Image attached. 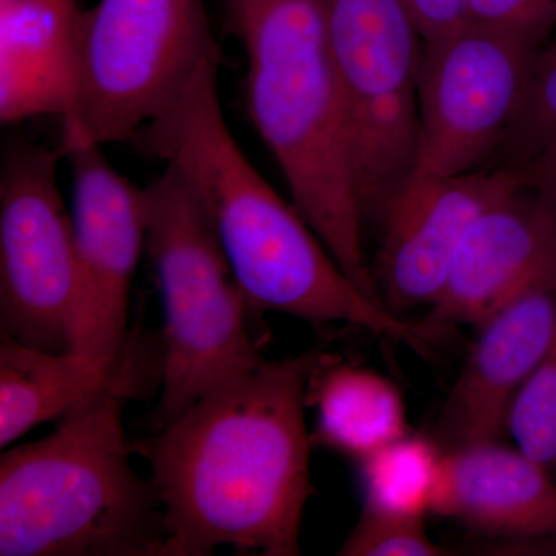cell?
I'll use <instances>...</instances> for the list:
<instances>
[{
	"mask_svg": "<svg viewBox=\"0 0 556 556\" xmlns=\"http://www.w3.org/2000/svg\"><path fill=\"white\" fill-rule=\"evenodd\" d=\"M320 350L257 367L211 388L152 437L131 442L150 467L166 530L164 556L300 554L313 495L306 430Z\"/></svg>",
	"mask_w": 556,
	"mask_h": 556,
	"instance_id": "6da1fadb",
	"label": "cell"
},
{
	"mask_svg": "<svg viewBox=\"0 0 556 556\" xmlns=\"http://www.w3.org/2000/svg\"><path fill=\"white\" fill-rule=\"evenodd\" d=\"M219 51L135 141L177 170L207 215L252 317L274 311L314 325L348 324L379 339L430 351L416 324L368 298L340 268L294 203L255 169L226 123Z\"/></svg>",
	"mask_w": 556,
	"mask_h": 556,
	"instance_id": "7a4b0ae2",
	"label": "cell"
},
{
	"mask_svg": "<svg viewBox=\"0 0 556 556\" xmlns=\"http://www.w3.org/2000/svg\"><path fill=\"white\" fill-rule=\"evenodd\" d=\"M230 30L247 50L249 118L292 203L346 276L382 305L365 255L321 0H244Z\"/></svg>",
	"mask_w": 556,
	"mask_h": 556,
	"instance_id": "3957f363",
	"label": "cell"
},
{
	"mask_svg": "<svg viewBox=\"0 0 556 556\" xmlns=\"http://www.w3.org/2000/svg\"><path fill=\"white\" fill-rule=\"evenodd\" d=\"M126 399L65 416L39 441L0 456V556H164L150 479L134 466Z\"/></svg>",
	"mask_w": 556,
	"mask_h": 556,
	"instance_id": "277c9868",
	"label": "cell"
},
{
	"mask_svg": "<svg viewBox=\"0 0 556 556\" xmlns=\"http://www.w3.org/2000/svg\"><path fill=\"white\" fill-rule=\"evenodd\" d=\"M148 251L164 327L156 428L181 416L211 388L265 361L251 334L252 313L207 215L177 170L146 186Z\"/></svg>",
	"mask_w": 556,
	"mask_h": 556,
	"instance_id": "5b68a950",
	"label": "cell"
},
{
	"mask_svg": "<svg viewBox=\"0 0 556 556\" xmlns=\"http://www.w3.org/2000/svg\"><path fill=\"white\" fill-rule=\"evenodd\" d=\"M217 50L204 0H98L84 10L78 100L61 146L134 139Z\"/></svg>",
	"mask_w": 556,
	"mask_h": 556,
	"instance_id": "8992f818",
	"label": "cell"
},
{
	"mask_svg": "<svg viewBox=\"0 0 556 556\" xmlns=\"http://www.w3.org/2000/svg\"><path fill=\"white\" fill-rule=\"evenodd\" d=\"M365 228L419 166L424 40L402 0H321Z\"/></svg>",
	"mask_w": 556,
	"mask_h": 556,
	"instance_id": "52a82bcc",
	"label": "cell"
},
{
	"mask_svg": "<svg viewBox=\"0 0 556 556\" xmlns=\"http://www.w3.org/2000/svg\"><path fill=\"white\" fill-rule=\"evenodd\" d=\"M60 150L7 142L0 166V336L49 353L72 351L76 251L62 199Z\"/></svg>",
	"mask_w": 556,
	"mask_h": 556,
	"instance_id": "ba28073f",
	"label": "cell"
},
{
	"mask_svg": "<svg viewBox=\"0 0 556 556\" xmlns=\"http://www.w3.org/2000/svg\"><path fill=\"white\" fill-rule=\"evenodd\" d=\"M540 47L522 33L471 21L424 42L419 164L463 175L495 156L521 109Z\"/></svg>",
	"mask_w": 556,
	"mask_h": 556,
	"instance_id": "9c48e42d",
	"label": "cell"
},
{
	"mask_svg": "<svg viewBox=\"0 0 556 556\" xmlns=\"http://www.w3.org/2000/svg\"><path fill=\"white\" fill-rule=\"evenodd\" d=\"M73 179L72 219L76 251V300L72 351L115 354L127 342L130 291L148 247L146 189L124 177L102 146H60Z\"/></svg>",
	"mask_w": 556,
	"mask_h": 556,
	"instance_id": "30bf717a",
	"label": "cell"
},
{
	"mask_svg": "<svg viewBox=\"0 0 556 556\" xmlns=\"http://www.w3.org/2000/svg\"><path fill=\"white\" fill-rule=\"evenodd\" d=\"M521 182L510 167L441 175L419 164L378 218L380 241L371 273L382 305L399 317L430 306L468 228Z\"/></svg>",
	"mask_w": 556,
	"mask_h": 556,
	"instance_id": "8fae6325",
	"label": "cell"
},
{
	"mask_svg": "<svg viewBox=\"0 0 556 556\" xmlns=\"http://www.w3.org/2000/svg\"><path fill=\"white\" fill-rule=\"evenodd\" d=\"M551 281H556V204L522 179L468 228L444 287L417 325L430 342L445 329L479 327Z\"/></svg>",
	"mask_w": 556,
	"mask_h": 556,
	"instance_id": "7c38bea8",
	"label": "cell"
},
{
	"mask_svg": "<svg viewBox=\"0 0 556 556\" xmlns=\"http://www.w3.org/2000/svg\"><path fill=\"white\" fill-rule=\"evenodd\" d=\"M163 369L161 331H146L141 317L121 350L104 357L49 353L0 336V447L104 397L148 401L160 393Z\"/></svg>",
	"mask_w": 556,
	"mask_h": 556,
	"instance_id": "4fadbf2b",
	"label": "cell"
},
{
	"mask_svg": "<svg viewBox=\"0 0 556 556\" xmlns=\"http://www.w3.org/2000/svg\"><path fill=\"white\" fill-rule=\"evenodd\" d=\"M556 325V281L541 285L479 325L463 371L433 424L444 450L500 441L508 413L546 353Z\"/></svg>",
	"mask_w": 556,
	"mask_h": 556,
	"instance_id": "5bb4252c",
	"label": "cell"
},
{
	"mask_svg": "<svg viewBox=\"0 0 556 556\" xmlns=\"http://www.w3.org/2000/svg\"><path fill=\"white\" fill-rule=\"evenodd\" d=\"M431 514L486 536L556 551V485L547 467L500 441L444 452Z\"/></svg>",
	"mask_w": 556,
	"mask_h": 556,
	"instance_id": "9a60e30c",
	"label": "cell"
},
{
	"mask_svg": "<svg viewBox=\"0 0 556 556\" xmlns=\"http://www.w3.org/2000/svg\"><path fill=\"white\" fill-rule=\"evenodd\" d=\"M79 0H0V121L67 119L79 87Z\"/></svg>",
	"mask_w": 556,
	"mask_h": 556,
	"instance_id": "2e32d148",
	"label": "cell"
},
{
	"mask_svg": "<svg viewBox=\"0 0 556 556\" xmlns=\"http://www.w3.org/2000/svg\"><path fill=\"white\" fill-rule=\"evenodd\" d=\"M309 405L317 415L309 433L313 448L358 463L409 433L404 399L391 380L329 356L311 379Z\"/></svg>",
	"mask_w": 556,
	"mask_h": 556,
	"instance_id": "e0dca14e",
	"label": "cell"
},
{
	"mask_svg": "<svg viewBox=\"0 0 556 556\" xmlns=\"http://www.w3.org/2000/svg\"><path fill=\"white\" fill-rule=\"evenodd\" d=\"M444 450L433 438L407 437L361 460L364 510L399 518H426L433 510Z\"/></svg>",
	"mask_w": 556,
	"mask_h": 556,
	"instance_id": "ac0fdd59",
	"label": "cell"
},
{
	"mask_svg": "<svg viewBox=\"0 0 556 556\" xmlns=\"http://www.w3.org/2000/svg\"><path fill=\"white\" fill-rule=\"evenodd\" d=\"M556 146V28L536 51L517 118L495 156V167H518Z\"/></svg>",
	"mask_w": 556,
	"mask_h": 556,
	"instance_id": "d6986e66",
	"label": "cell"
},
{
	"mask_svg": "<svg viewBox=\"0 0 556 556\" xmlns=\"http://www.w3.org/2000/svg\"><path fill=\"white\" fill-rule=\"evenodd\" d=\"M507 428L521 452L544 467L556 466V325L546 353L511 405Z\"/></svg>",
	"mask_w": 556,
	"mask_h": 556,
	"instance_id": "ffe728a7",
	"label": "cell"
},
{
	"mask_svg": "<svg viewBox=\"0 0 556 556\" xmlns=\"http://www.w3.org/2000/svg\"><path fill=\"white\" fill-rule=\"evenodd\" d=\"M455 548L434 543L424 518H399L364 510L357 526L339 548L343 556H442Z\"/></svg>",
	"mask_w": 556,
	"mask_h": 556,
	"instance_id": "44dd1931",
	"label": "cell"
},
{
	"mask_svg": "<svg viewBox=\"0 0 556 556\" xmlns=\"http://www.w3.org/2000/svg\"><path fill=\"white\" fill-rule=\"evenodd\" d=\"M468 21L510 28L543 46L556 28V0H470Z\"/></svg>",
	"mask_w": 556,
	"mask_h": 556,
	"instance_id": "7402d4cb",
	"label": "cell"
},
{
	"mask_svg": "<svg viewBox=\"0 0 556 556\" xmlns=\"http://www.w3.org/2000/svg\"><path fill=\"white\" fill-rule=\"evenodd\" d=\"M424 42L441 38L468 22L470 0H402Z\"/></svg>",
	"mask_w": 556,
	"mask_h": 556,
	"instance_id": "603a6c76",
	"label": "cell"
},
{
	"mask_svg": "<svg viewBox=\"0 0 556 556\" xmlns=\"http://www.w3.org/2000/svg\"><path fill=\"white\" fill-rule=\"evenodd\" d=\"M510 169L517 170L526 182L546 193L556 204V146L541 153L536 159L527 161L522 166L510 167Z\"/></svg>",
	"mask_w": 556,
	"mask_h": 556,
	"instance_id": "cb8c5ba5",
	"label": "cell"
},
{
	"mask_svg": "<svg viewBox=\"0 0 556 556\" xmlns=\"http://www.w3.org/2000/svg\"><path fill=\"white\" fill-rule=\"evenodd\" d=\"M244 0H223L226 7V13H228L229 27L232 28L233 22L239 17L241 7H243Z\"/></svg>",
	"mask_w": 556,
	"mask_h": 556,
	"instance_id": "d4e9b609",
	"label": "cell"
}]
</instances>
